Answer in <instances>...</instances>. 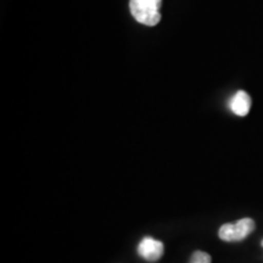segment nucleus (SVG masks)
I'll return each instance as SVG.
<instances>
[{"label":"nucleus","mask_w":263,"mask_h":263,"mask_svg":"<svg viewBox=\"0 0 263 263\" xmlns=\"http://www.w3.org/2000/svg\"><path fill=\"white\" fill-rule=\"evenodd\" d=\"M161 5L162 0H130V14L139 24L156 26L161 21Z\"/></svg>","instance_id":"obj_1"},{"label":"nucleus","mask_w":263,"mask_h":263,"mask_svg":"<svg viewBox=\"0 0 263 263\" xmlns=\"http://www.w3.org/2000/svg\"><path fill=\"white\" fill-rule=\"evenodd\" d=\"M255 221L251 218H242L235 223H226L219 228L218 236L223 241H240L244 240L255 230Z\"/></svg>","instance_id":"obj_2"},{"label":"nucleus","mask_w":263,"mask_h":263,"mask_svg":"<svg viewBox=\"0 0 263 263\" xmlns=\"http://www.w3.org/2000/svg\"><path fill=\"white\" fill-rule=\"evenodd\" d=\"M138 254L149 262H156L163 255L162 241L155 240L151 236H145L138 246Z\"/></svg>","instance_id":"obj_3"},{"label":"nucleus","mask_w":263,"mask_h":263,"mask_svg":"<svg viewBox=\"0 0 263 263\" xmlns=\"http://www.w3.org/2000/svg\"><path fill=\"white\" fill-rule=\"evenodd\" d=\"M250 108H251V98L246 91L239 90L230 101V110L238 116L244 117L250 112Z\"/></svg>","instance_id":"obj_4"},{"label":"nucleus","mask_w":263,"mask_h":263,"mask_svg":"<svg viewBox=\"0 0 263 263\" xmlns=\"http://www.w3.org/2000/svg\"><path fill=\"white\" fill-rule=\"evenodd\" d=\"M190 263H211V256L203 251H195L192 255Z\"/></svg>","instance_id":"obj_5"},{"label":"nucleus","mask_w":263,"mask_h":263,"mask_svg":"<svg viewBox=\"0 0 263 263\" xmlns=\"http://www.w3.org/2000/svg\"><path fill=\"white\" fill-rule=\"evenodd\" d=\"M261 244H262V246H263V240H262V242H261Z\"/></svg>","instance_id":"obj_6"}]
</instances>
